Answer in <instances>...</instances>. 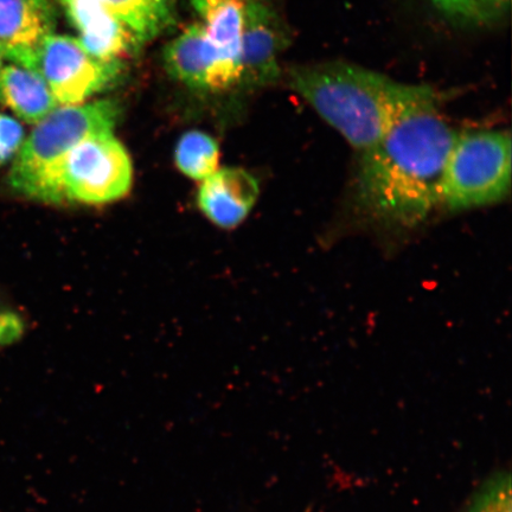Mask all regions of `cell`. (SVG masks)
Wrapping results in <instances>:
<instances>
[{"label":"cell","instance_id":"obj_13","mask_svg":"<svg viewBox=\"0 0 512 512\" xmlns=\"http://www.w3.org/2000/svg\"><path fill=\"white\" fill-rule=\"evenodd\" d=\"M0 104L35 125L59 107L40 75L14 63L0 69Z\"/></svg>","mask_w":512,"mask_h":512},{"label":"cell","instance_id":"obj_8","mask_svg":"<svg viewBox=\"0 0 512 512\" xmlns=\"http://www.w3.org/2000/svg\"><path fill=\"white\" fill-rule=\"evenodd\" d=\"M163 56L172 78L197 91L223 92L239 85L201 23L189 25L166 44Z\"/></svg>","mask_w":512,"mask_h":512},{"label":"cell","instance_id":"obj_16","mask_svg":"<svg viewBox=\"0 0 512 512\" xmlns=\"http://www.w3.org/2000/svg\"><path fill=\"white\" fill-rule=\"evenodd\" d=\"M511 477L498 472L480 486L465 512H511Z\"/></svg>","mask_w":512,"mask_h":512},{"label":"cell","instance_id":"obj_20","mask_svg":"<svg viewBox=\"0 0 512 512\" xmlns=\"http://www.w3.org/2000/svg\"><path fill=\"white\" fill-rule=\"evenodd\" d=\"M4 61H5V56L3 53V49L0 48V69H2L4 67Z\"/></svg>","mask_w":512,"mask_h":512},{"label":"cell","instance_id":"obj_7","mask_svg":"<svg viewBox=\"0 0 512 512\" xmlns=\"http://www.w3.org/2000/svg\"><path fill=\"white\" fill-rule=\"evenodd\" d=\"M288 37L281 18L266 0L243 4L241 82L266 86L280 78V56Z\"/></svg>","mask_w":512,"mask_h":512},{"label":"cell","instance_id":"obj_3","mask_svg":"<svg viewBox=\"0 0 512 512\" xmlns=\"http://www.w3.org/2000/svg\"><path fill=\"white\" fill-rule=\"evenodd\" d=\"M132 160L113 132L82 140L56 162L31 190L29 200L49 204H106L132 187Z\"/></svg>","mask_w":512,"mask_h":512},{"label":"cell","instance_id":"obj_1","mask_svg":"<svg viewBox=\"0 0 512 512\" xmlns=\"http://www.w3.org/2000/svg\"><path fill=\"white\" fill-rule=\"evenodd\" d=\"M457 136L430 87L405 85L382 136L361 153L362 208L399 226L425 221L443 202L445 166Z\"/></svg>","mask_w":512,"mask_h":512},{"label":"cell","instance_id":"obj_15","mask_svg":"<svg viewBox=\"0 0 512 512\" xmlns=\"http://www.w3.org/2000/svg\"><path fill=\"white\" fill-rule=\"evenodd\" d=\"M175 162L185 176L195 181H204L219 170V145L207 133L187 132L176 146Z\"/></svg>","mask_w":512,"mask_h":512},{"label":"cell","instance_id":"obj_17","mask_svg":"<svg viewBox=\"0 0 512 512\" xmlns=\"http://www.w3.org/2000/svg\"><path fill=\"white\" fill-rule=\"evenodd\" d=\"M432 2L448 16L472 23H484L501 17L510 5V0H432Z\"/></svg>","mask_w":512,"mask_h":512},{"label":"cell","instance_id":"obj_10","mask_svg":"<svg viewBox=\"0 0 512 512\" xmlns=\"http://www.w3.org/2000/svg\"><path fill=\"white\" fill-rule=\"evenodd\" d=\"M259 196V183L246 170L219 169L202 181L198 206L221 228H234L246 219Z\"/></svg>","mask_w":512,"mask_h":512},{"label":"cell","instance_id":"obj_6","mask_svg":"<svg viewBox=\"0 0 512 512\" xmlns=\"http://www.w3.org/2000/svg\"><path fill=\"white\" fill-rule=\"evenodd\" d=\"M11 62L40 75L59 106L85 104L112 86L124 67L123 61H104L89 54L78 38L55 32Z\"/></svg>","mask_w":512,"mask_h":512},{"label":"cell","instance_id":"obj_19","mask_svg":"<svg viewBox=\"0 0 512 512\" xmlns=\"http://www.w3.org/2000/svg\"><path fill=\"white\" fill-rule=\"evenodd\" d=\"M24 326L16 313L6 311L0 307V348L14 343L22 336Z\"/></svg>","mask_w":512,"mask_h":512},{"label":"cell","instance_id":"obj_18","mask_svg":"<svg viewBox=\"0 0 512 512\" xmlns=\"http://www.w3.org/2000/svg\"><path fill=\"white\" fill-rule=\"evenodd\" d=\"M23 142V126L9 115L0 113V166L15 159Z\"/></svg>","mask_w":512,"mask_h":512},{"label":"cell","instance_id":"obj_9","mask_svg":"<svg viewBox=\"0 0 512 512\" xmlns=\"http://www.w3.org/2000/svg\"><path fill=\"white\" fill-rule=\"evenodd\" d=\"M78 40L89 54L104 61H123L142 44L137 41L104 0H59Z\"/></svg>","mask_w":512,"mask_h":512},{"label":"cell","instance_id":"obj_14","mask_svg":"<svg viewBox=\"0 0 512 512\" xmlns=\"http://www.w3.org/2000/svg\"><path fill=\"white\" fill-rule=\"evenodd\" d=\"M104 3L140 44L153 40L175 22L177 0H104Z\"/></svg>","mask_w":512,"mask_h":512},{"label":"cell","instance_id":"obj_12","mask_svg":"<svg viewBox=\"0 0 512 512\" xmlns=\"http://www.w3.org/2000/svg\"><path fill=\"white\" fill-rule=\"evenodd\" d=\"M243 4L245 0H191L209 40L238 83L242 74Z\"/></svg>","mask_w":512,"mask_h":512},{"label":"cell","instance_id":"obj_4","mask_svg":"<svg viewBox=\"0 0 512 512\" xmlns=\"http://www.w3.org/2000/svg\"><path fill=\"white\" fill-rule=\"evenodd\" d=\"M119 118L120 107L113 100L57 107L24 139L10 171L11 189L28 198L42 176L69 150L95 134L113 132Z\"/></svg>","mask_w":512,"mask_h":512},{"label":"cell","instance_id":"obj_5","mask_svg":"<svg viewBox=\"0 0 512 512\" xmlns=\"http://www.w3.org/2000/svg\"><path fill=\"white\" fill-rule=\"evenodd\" d=\"M511 187V137L502 131L458 133L448 155L441 197L452 210L502 201Z\"/></svg>","mask_w":512,"mask_h":512},{"label":"cell","instance_id":"obj_11","mask_svg":"<svg viewBox=\"0 0 512 512\" xmlns=\"http://www.w3.org/2000/svg\"><path fill=\"white\" fill-rule=\"evenodd\" d=\"M55 6L50 0H0V48L5 60L35 48L53 34Z\"/></svg>","mask_w":512,"mask_h":512},{"label":"cell","instance_id":"obj_2","mask_svg":"<svg viewBox=\"0 0 512 512\" xmlns=\"http://www.w3.org/2000/svg\"><path fill=\"white\" fill-rule=\"evenodd\" d=\"M291 86L361 153L380 139L403 83L354 64L331 62L292 70Z\"/></svg>","mask_w":512,"mask_h":512}]
</instances>
